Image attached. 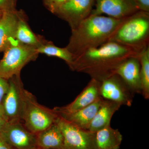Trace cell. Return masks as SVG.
Wrapping results in <instances>:
<instances>
[{"label":"cell","instance_id":"cell-1","mask_svg":"<svg viewBox=\"0 0 149 149\" xmlns=\"http://www.w3.org/2000/svg\"><path fill=\"white\" fill-rule=\"evenodd\" d=\"M144 49L109 41L77 57L70 68L73 71L88 74L91 79L100 82L114 74L117 68L125 60L139 56Z\"/></svg>","mask_w":149,"mask_h":149},{"label":"cell","instance_id":"cell-6","mask_svg":"<svg viewBox=\"0 0 149 149\" xmlns=\"http://www.w3.org/2000/svg\"><path fill=\"white\" fill-rule=\"evenodd\" d=\"M64 139V149H99L96 133L77 128L59 116L56 121Z\"/></svg>","mask_w":149,"mask_h":149},{"label":"cell","instance_id":"cell-20","mask_svg":"<svg viewBox=\"0 0 149 149\" xmlns=\"http://www.w3.org/2000/svg\"><path fill=\"white\" fill-rule=\"evenodd\" d=\"M15 38L19 43L37 48L41 45L38 39L22 19L19 18Z\"/></svg>","mask_w":149,"mask_h":149},{"label":"cell","instance_id":"cell-26","mask_svg":"<svg viewBox=\"0 0 149 149\" xmlns=\"http://www.w3.org/2000/svg\"><path fill=\"white\" fill-rule=\"evenodd\" d=\"M0 149H14L0 133Z\"/></svg>","mask_w":149,"mask_h":149},{"label":"cell","instance_id":"cell-19","mask_svg":"<svg viewBox=\"0 0 149 149\" xmlns=\"http://www.w3.org/2000/svg\"><path fill=\"white\" fill-rule=\"evenodd\" d=\"M141 64L142 94L146 100L149 99V46L145 48L139 56Z\"/></svg>","mask_w":149,"mask_h":149},{"label":"cell","instance_id":"cell-17","mask_svg":"<svg viewBox=\"0 0 149 149\" xmlns=\"http://www.w3.org/2000/svg\"><path fill=\"white\" fill-rule=\"evenodd\" d=\"M121 106L120 104L117 102L104 99L101 106L95 115L88 130L96 133L110 125L113 116Z\"/></svg>","mask_w":149,"mask_h":149},{"label":"cell","instance_id":"cell-5","mask_svg":"<svg viewBox=\"0 0 149 149\" xmlns=\"http://www.w3.org/2000/svg\"><path fill=\"white\" fill-rule=\"evenodd\" d=\"M37 48L21 44L17 40L11 44L0 61V77L8 80L20 75L23 67L36 57Z\"/></svg>","mask_w":149,"mask_h":149},{"label":"cell","instance_id":"cell-9","mask_svg":"<svg viewBox=\"0 0 149 149\" xmlns=\"http://www.w3.org/2000/svg\"><path fill=\"white\" fill-rule=\"evenodd\" d=\"M0 133L14 149L37 148L36 135L29 131L22 120L7 121Z\"/></svg>","mask_w":149,"mask_h":149},{"label":"cell","instance_id":"cell-2","mask_svg":"<svg viewBox=\"0 0 149 149\" xmlns=\"http://www.w3.org/2000/svg\"><path fill=\"white\" fill-rule=\"evenodd\" d=\"M123 19L91 15L71 30L69 43L65 48L72 54L73 61L86 51L109 42Z\"/></svg>","mask_w":149,"mask_h":149},{"label":"cell","instance_id":"cell-13","mask_svg":"<svg viewBox=\"0 0 149 149\" xmlns=\"http://www.w3.org/2000/svg\"><path fill=\"white\" fill-rule=\"evenodd\" d=\"M139 56L132 57L125 60L114 73L122 78L134 95L142 93Z\"/></svg>","mask_w":149,"mask_h":149},{"label":"cell","instance_id":"cell-16","mask_svg":"<svg viewBox=\"0 0 149 149\" xmlns=\"http://www.w3.org/2000/svg\"><path fill=\"white\" fill-rule=\"evenodd\" d=\"M36 142L38 148L64 149V136L56 122L36 134Z\"/></svg>","mask_w":149,"mask_h":149},{"label":"cell","instance_id":"cell-8","mask_svg":"<svg viewBox=\"0 0 149 149\" xmlns=\"http://www.w3.org/2000/svg\"><path fill=\"white\" fill-rule=\"evenodd\" d=\"M100 93L104 100L128 107L132 105L135 95L122 78L116 74L100 82Z\"/></svg>","mask_w":149,"mask_h":149},{"label":"cell","instance_id":"cell-25","mask_svg":"<svg viewBox=\"0 0 149 149\" xmlns=\"http://www.w3.org/2000/svg\"><path fill=\"white\" fill-rule=\"evenodd\" d=\"M139 10L149 13V0H134Z\"/></svg>","mask_w":149,"mask_h":149},{"label":"cell","instance_id":"cell-11","mask_svg":"<svg viewBox=\"0 0 149 149\" xmlns=\"http://www.w3.org/2000/svg\"><path fill=\"white\" fill-rule=\"evenodd\" d=\"M91 15L105 14L109 17L123 19L139 11L134 0H95Z\"/></svg>","mask_w":149,"mask_h":149},{"label":"cell","instance_id":"cell-12","mask_svg":"<svg viewBox=\"0 0 149 149\" xmlns=\"http://www.w3.org/2000/svg\"><path fill=\"white\" fill-rule=\"evenodd\" d=\"M100 82L91 79L81 93L72 102L65 106L55 107L57 114L74 112L88 106L102 97L100 93Z\"/></svg>","mask_w":149,"mask_h":149},{"label":"cell","instance_id":"cell-28","mask_svg":"<svg viewBox=\"0 0 149 149\" xmlns=\"http://www.w3.org/2000/svg\"><path fill=\"white\" fill-rule=\"evenodd\" d=\"M2 15V11L0 10V18H1V17Z\"/></svg>","mask_w":149,"mask_h":149},{"label":"cell","instance_id":"cell-22","mask_svg":"<svg viewBox=\"0 0 149 149\" xmlns=\"http://www.w3.org/2000/svg\"><path fill=\"white\" fill-rule=\"evenodd\" d=\"M68 0H44V3L51 12L54 13L56 11Z\"/></svg>","mask_w":149,"mask_h":149},{"label":"cell","instance_id":"cell-14","mask_svg":"<svg viewBox=\"0 0 149 149\" xmlns=\"http://www.w3.org/2000/svg\"><path fill=\"white\" fill-rule=\"evenodd\" d=\"M103 100L104 99L101 97L88 106L77 111L57 114L60 117L77 128L88 130Z\"/></svg>","mask_w":149,"mask_h":149},{"label":"cell","instance_id":"cell-10","mask_svg":"<svg viewBox=\"0 0 149 149\" xmlns=\"http://www.w3.org/2000/svg\"><path fill=\"white\" fill-rule=\"evenodd\" d=\"M95 0H68L54 14L67 22L74 29L91 15Z\"/></svg>","mask_w":149,"mask_h":149},{"label":"cell","instance_id":"cell-18","mask_svg":"<svg viewBox=\"0 0 149 149\" xmlns=\"http://www.w3.org/2000/svg\"><path fill=\"white\" fill-rule=\"evenodd\" d=\"M96 133V139L99 149H119L123 140L122 134L118 129L110 125Z\"/></svg>","mask_w":149,"mask_h":149},{"label":"cell","instance_id":"cell-3","mask_svg":"<svg viewBox=\"0 0 149 149\" xmlns=\"http://www.w3.org/2000/svg\"><path fill=\"white\" fill-rule=\"evenodd\" d=\"M109 41L144 49L149 46V13L139 11L124 18Z\"/></svg>","mask_w":149,"mask_h":149},{"label":"cell","instance_id":"cell-21","mask_svg":"<svg viewBox=\"0 0 149 149\" xmlns=\"http://www.w3.org/2000/svg\"><path fill=\"white\" fill-rule=\"evenodd\" d=\"M37 51L38 53L45 54L49 56L56 57L63 60L69 67L73 62V56L65 47L59 48L52 45H41L37 48Z\"/></svg>","mask_w":149,"mask_h":149},{"label":"cell","instance_id":"cell-23","mask_svg":"<svg viewBox=\"0 0 149 149\" xmlns=\"http://www.w3.org/2000/svg\"><path fill=\"white\" fill-rule=\"evenodd\" d=\"M8 88V80L0 77V109H2L3 100L7 92Z\"/></svg>","mask_w":149,"mask_h":149},{"label":"cell","instance_id":"cell-24","mask_svg":"<svg viewBox=\"0 0 149 149\" xmlns=\"http://www.w3.org/2000/svg\"><path fill=\"white\" fill-rule=\"evenodd\" d=\"M15 0H0V10L3 11H15Z\"/></svg>","mask_w":149,"mask_h":149},{"label":"cell","instance_id":"cell-29","mask_svg":"<svg viewBox=\"0 0 149 149\" xmlns=\"http://www.w3.org/2000/svg\"><path fill=\"white\" fill-rule=\"evenodd\" d=\"M36 149H51V148H49V149H42V148H36Z\"/></svg>","mask_w":149,"mask_h":149},{"label":"cell","instance_id":"cell-27","mask_svg":"<svg viewBox=\"0 0 149 149\" xmlns=\"http://www.w3.org/2000/svg\"><path fill=\"white\" fill-rule=\"evenodd\" d=\"M8 120L3 113L2 109H0V130L4 127Z\"/></svg>","mask_w":149,"mask_h":149},{"label":"cell","instance_id":"cell-4","mask_svg":"<svg viewBox=\"0 0 149 149\" xmlns=\"http://www.w3.org/2000/svg\"><path fill=\"white\" fill-rule=\"evenodd\" d=\"M58 117L53 109L40 104L32 93L24 89L22 121L29 131L36 135L56 122Z\"/></svg>","mask_w":149,"mask_h":149},{"label":"cell","instance_id":"cell-15","mask_svg":"<svg viewBox=\"0 0 149 149\" xmlns=\"http://www.w3.org/2000/svg\"><path fill=\"white\" fill-rule=\"evenodd\" d=\"M15 11H3L0 18V52L4 51L17 40V27L19 19Z\"/></svg>","mask_w":149,"mask_h":149},{"label":"cell","instance_id":"cell-7","mask_svg":"<svg viewBox=\"0 0 149 149\" xmlns=\"http://www.w3.org/2000/svg\"><path fill=\"white\" fill-rule=\"evenodd\" d=\"M19 76L8 80V90L2 104V110L8 121L22 119L24 89Z\"/></svg>","mask_w":149,"mask_h":149}]
</instances>
